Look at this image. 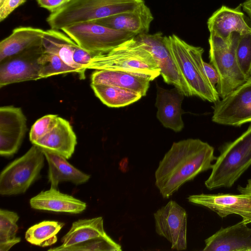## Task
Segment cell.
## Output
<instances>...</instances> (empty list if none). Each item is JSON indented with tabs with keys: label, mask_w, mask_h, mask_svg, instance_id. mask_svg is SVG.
I'll list each match as a JSON object with an SVG mask.
<instances>
[{
	"label": "cell",
	"mask_w": 251,
	"mask_h": 251,
	"mask_svg": "<svg viewBox=\"0 0 251 251\" xmlns=\"http://www.w3.org/2000/svg\"><path fill=\"white\" fill-rule=\"evenodd\" d=\"M214 148L199 139L174 142L155 172V185L168 199L186 182L211 169L217 157Z\"/></svg>",
	"instance_id": "1"
},
{
	"label": "cell",
	"mask_w": 251,
	"mask_h": 251,
	"mask_svg": "<svg viewBox=\"0 0 251 251\" xmlns=\"http://www.w3.org/2000/svg\"><path fill=\"white\" fill-rule=\"evenodd\" d=\"M86 69L127 72L149 79L160 75L151 53L135 37L106 52L93 55Z\"/></svg>",
	"instance_id": "2"
},
{
	"label": "cell",
	"mask_w": 251,
	"mask_h": 251,
	"mask_svg": "<svg viewBox=\"0 0 251 251\" xmlns=\"http://www.w3.org/2000/svg\"><path fill=\"white\" fill-rule=\"evenodd\" d=\"M165 41L187 84L191 96L213 103L219 100L220 98L216 87L211 84L203 72L204 50L188 44L175 34L165 36Z\"/></svg>",
	"instance_id": "3"
},
{
	"label": "cell",
	"mask_w": 251,
	"mask_h": 251,
	"mask_svg": "<svg viewBox=\"0 0 251 251\" xmlns=\"http://www.w3.org/2000/svg\"><path fill=\"white\" fill-rule=\"evenodd\" d=\"M251 165V125L237 138L221 148L204 184L210 190L229 188Z\"/></svg>",
	"instance_id": "4"
},
{
	"label": "cell",
	"mask_w": 251,
	"mask_h": 251,
	"mask_svg": "<svg viewBox=\"0 0 251 251\" xmlns=\"http://www.w3.org/2000/svg\"><path fill=\"white\" fill-rule=\"evenodd\" d=\"M143 2L116 3L108 0H71L51 13L47 22L51 29L61 30L72 25L133 10Z\"/></svg>",
	"instance_id": "5"
},
{
	"label": "cell",
	"mask_w": 251,
	"mask_h": 251,
	"mask_svg": "<svg viewBox=\"0 0 251 251\" xmlns=\"http://www.w3.org/2000/svg\"><path fill=\"white\" fill-rule=\"evenodd\" d=\"M240 34L232 32L225 40L210 33V63L216 70L218 81L216 86L220 99H223L244 83L247 79L240 69L235 56V49Z\"/></svg>",
	"instance_id": "6"
},
{
	"label": "cell",
	"mask_w": 251,
	"mask_h": 251,
	"mask_svg": "<svg viewBox=\"0 0 251 251\" xmlns=\"http://www.w3.org/2000/svg\"><path fill=\"white\" fill-rule=\"evenodd\" d=\"M46 158L43 150L32 144L22 156L6 166L0 175V194L16 195L25 193L40 176Z\"/></svg>",
	"instance_id": "7"
},
{
	"label": "cell",
	"mask_w": 251,
	"mask_h": 251,
	"mask_svg": "<svg viewBox=\"0 0 251 251\" xmlns=\"http://www.w3.org/2000/svg\"><path fill=\"white\" fill-rule=\"evenodd\" d=\"M61 30L94 55L109 51L136 36L132 33L113 29L93 22L72 25Z\"/></svg>",
	"instance_id": "8"
},
{
	"label": "cell",
	"mask_w": 251,
	"mask_h": 251,
	"mask_svg": "<svg viewBox=\"0 0 251 251\" xmlns=\"http://www.w3.org/2000/svg\"><path fill=\"white\" fill-rule=\"evenodd\" d=\"M213 122L240 126L251 123V76L226 97L214 103Z\"/></svg>",
	"instance_id": "9"
},
{
	"label": "cell",
	"mask_w": 251,
	"mask_h": 251,
	"mask_svg": "<svg viewBox=\"0 0 251 251\" xmlns=\"http://www.w3.org/2000/svg\"><path fill=\"white\" fill-rule=\"evenodd\" d=\"M135 39L143 45L152 56L160 70L164 81L178 89L185 96H191L187 84L180 72L161 32L154 34L143 33Z\"/></svg>",
	"instance_id": "10"
},
{
	"label": "cell",
	"mask_w": 251,
	"mask_h": 251,
	"mask_svg": "<svg viewBox=\"0 0 251 251\" xmlns=\"http://www.w3.org/2000/svg\"><path fill=\"white\" fill-rule=\"evenodd\" d=\"M44 51L42 45L35 46L0 62V87L41 79L39 60Z\"/></svg>",
	"instance_id": "11"
},
{
	"label": "cell",
	"mask_w": 251,
	"mask_h": 251,
	"mask_svg": "<svg viewBox=\"0 0 251 251\" xmlns=\"http://www.w3.org/2000/svg\"><path fill=\"white\" fill-rule=\"evenodd\" d=\"M155 231L166 238L171 248L177 251L187 249V214L174 201H170L154 214Z\"/></svg>",
	"instance_id": "12"
},
{
	"label": "cell",
	"mask_w": 251,
	"mask_h": 251,
	"mask_svg": "<svg viewBox=\"0 0 251 251\" xmlns=\"http://www.w3.org/2000/svg\"><path fill=\"white\" fill-rule=\"evenodd\" d=\"M187 199L210 209L222 218L236 214L247 224L251 223V194H201L189 196Z\"/></svg>",
	"instance_id": "13"
},
{
	"label": "cell",
	"mask_w": 251,
	"mask_h": 251,
	"mask_svg": "<svg viewBox=\"0 0 251 251\" xmlns=\"http://www.w3.org/2000/svg\"><path fill=\"white\" fill-rule=\"evenodd\" d=\"M27 120L20 107H0V154L9 157L19 150L27 131Z\"/></svg>",
	"instance_id": "14"
},
{
	"label": "cell",
	"mask_w": 251,
	"mask_h": 251,
	"mask_svg": "<svg viewBox=\"0 0 251 251\" xmlns=\"http://www.w3.org/2000/svg\"><path fill=\"white\" fill-rule=\"evenodd\" d=\"M243 221L221 227L205 240L204 251H251V228Z\"/></svg>",
	"instance_id": "15"
},
{
	"label": "cell",
	"mask_w": 251,
	"mask_h": 251,
	"mask_svg": "<svg viewBox=\"0 0 251 251\" xmlns=\"http://www.w3.org/2000/svg\"><path fill=\"white\" fill-rule=\"evenodd\" d=\"M156 87L155 105L158 120L164 127L180 131L184 127L182 115L184 112L181 104L185 95L176 87L168 90L157 85Z\"/></svg>",
	"instance_id": "16"
},
{
	"label": "cell",
	"mask_w": 251,
	"mask_h": 251,
	"mask_svg": "<svg viewBox=\"0 0 251 251\" xmlns=\"http://www.w3.org/2000/svg\"><path fill=\"white\" fill-rule=\"evenodd\" d=\"M153 20L150 9L144 2L133 10L89 22L138 35L148 33Z\"/></svg>",
	"instance_id": "17"
},
{
	"label": "cell",
	"mask_w": 251,
	"mask_h": 251,
	"mask_svg": "<svg viewBox=\"0 0 251 251\" xmlns=\"http://www.w3.org/2000/svg\"><path fill=\"white\" fill-rule=\"evenodd\" d=\"M242 9L241 3L235 8L222 5L207 20L209 32L228 40L232 32L242 34L251 31V26L247 22Z\"/></svg>",
	"instance_id": "18"
},
{
	"label": "cell",
	"mask_w": 251,
	"mask_h": 251,
	"mask_svg": "<svg viewBox=\"0 0 251 251\" xmlns=\"http://www.w3.org/2000/svg\"><path fill=\"white\" fill-rule=\"evenodd\" d=\"M33 144L69 159L75 151L77 138L70 122L58 117L52 130Z\"/></svg>",
	"instance_id": "19"
},
{
	"label": "cell",
	"mask_w": 251,
	"mask_h": 251,
	"mask_svg": "<svg viewBox=\"0 0 251 251\" xmlns=\"http://www.w3.org/2000/svg\"><path fill=\"white\" fill-rule=\"evenodd\" d=\"M29 203L35 209L70 214L81 213L87 207L81 200L51 187L32 197Z\"/></svg>",
	"instance_id": "20"
},
{
	"label": "cell",
	"mask_w": 251,
	"mask_h": 251,
	"mask_svg": "<svg viewBox=\"0 0 251 251\" xmlns=\"http://www.w3.org/2000/svg\"><path fill=\"white\" fill-rule=\"evenodd\" d=\"M45 30L31 26H21L0 43V62L32 47L42 45Z\"/></svg>",
	"instance_id": "21"
},
{
	"label": "cell",
	"mask_w": 251,
	"mask_h": 251,
	"mask_svg": "<svg viewBox=\"0 0 251 251\" xmlns=\"http://www.w3.org/2000/svg\"><path fill=\"white\" fill-rule=\"evenodd\" d=\"M42 46L45 51L58 55L74 69L80 79L85 78V71L74 60V52L78 45L64 32L51 28L45 30Z\"/></svg>",
	"instance_id": "22"
},
{
	"label": "cell",
	"mask_w": 251,
	"mask_h": 251,
	"mask_svg": "<svg viewBox=\"0 0 251 251\" xmlns=\"http://www.w3.org/2000/svg\"><path fill=\"white\" fill-rule=\"evenodd\" d=\"M42 150L48 163V178L51 188L57 189L59 183L63 181L80 185L89 179L90 175L74 167L67 161L65 157L53 152Z\"/></svg>",
	"instance_id": "23"
},
{
	"label": "cell",
	"mask_w": 251,
	"mask_h": 251,
	"mask_svg": "<svg viewBox=\"0 0 251 251\" xmlns=\"http://www.w3.org/2000/svg\"><path fill=\"white\" fill-rule=\"evenodd\" d=\"M91 83L106 84L130 89L145 96L151 80L148 78L127 72L100 70L91 75Z\"/></svg>",
	"instance_id": "24"
},
{
	"label": "cell",
	"mask_w": 251,
	"mask_h": 251,
	"mask_svg": "<svg viewBox=\"0 0 251 251\" xmlns=\"http://www.w3.org/2000/svg\"><path fill=\"white\" fill-rule=\"evenodd\" d=\"M107 236L104 229L102 217L78 220L72 224L70 230L61 238V245L48 251H61L63 248L92 238Z\"/></svg>",
	"instance_id": "25"
},
{
	"label": "cell",
	"mask_w": 251,
	"mask_h": 251,
	"mask_svg": "<svg viewBox=\"0 0 251 251\" xmlns=\"http://www.w3.org/2000/svg\"><path fill=\"white\" fill-rule=\"evenodd\" d=\"M95 95L105 105L110 107L128 105L139 100L142 96L133 90L106 84L91 83Z\"/></svg>",
	"instance_id": "26"
},
{
	"label": "cell",
	"mask_w": 251,
	"mask_h": 251,
	"mask_svg": "<svg viewBox=\"0 0 251 251\" xmlns=\"http://www.w3.org/2000/svg\"><path fill=\"white\" fill-rule=\"evenodd\" d=\"M65 224L54 221H44L30 227L26 231L25 238L31 244L45 247L55 244L57 234Z\"/></svg>",
	"instance_id": "27"
},
{
	"label": "cell",
	"mask_w": 251,
	"mask_h": 251,
	"mask_svg": "<svg viewBox=\"0 0 251 251\" xmlns=\"http://www.w3.org/2000/svg\"><path fill=\"white\" fill-rule=\"evenodd\" d=\"M39 61L41 79L60 74H76L74 69L55 54L44 51Z\"/></svg>",
	"instance_id": "28"
},
{
	"label": "cell",
	"mask_w": 251,
	"mask_h": 251,
	"mask_svg": "<svg viewBox=\"0 0 251 251\" xmlns=\"http://www.w3.org/2000/svg\"><path fill=\"white\" fill-rule=\"evenodd\" d=\"M121 246L109 236L92 238L62 249L61 251H120Z\"/></svg>",
	"instance_id": "29"
},
{
	"label": "cell",
	"mask_w": 251,
	"mask_h": 251,
	"mask_svg": "<svg viewBox=\"0 0 251 251\" xmlns=\"http://www.w3.org/2000/svg\"><path fill=\"white\" fill-rule=\"evenodd\" d=\"M235 56L240 70L247 78L251 76V31L240 35Z\"/></svg>",
	"instance_id": "30"
},
{
	"label": "cell",
	"mask_w": 251,
	"mask_h": 251,
	"mask_svg": "<svg viewBox=\"0 0 251 251\" xmlns=\"http://www.w3.org/2000/svg\"><path fill=\"white\" fill-rule=\"evenodd\" d=\"M19 219L14 211L0 210V242H5L16 237L19 229L17 223Z\"/></svg>",
	"instance_id": "31"
},
{
	"label": "cell",
	"mask_w": 251,
	"mask_h": 251,
	"mask_svg": "<svg viewBox=\"0 0 251 251\" xmlns=\"http://www.w3.org/2000/svg\"><path fill=\"white\" fill-rule=\"evenodd\" d=\"M58 116L48 114L38 119L32 125L29 132V140L33 144L48 134L56 125Z\"/></svg>",
	"instance_id": "32"
},
{
	"label": "cell",
	"mask_w": 251,
	"mask_h": 251,
	"mask_svg": "<svg viewBox=\"0 0 251 251\" xmlns=\"http://www.w3.org/2000/svg\"><path fill=\"white\" fill-rule=\"evenodd\" d=\"M26 0H5L0 5V22L4 21L15 9Z\"/></svg>",
	"instance_id": "33"
},
{
	"label": "cell",
	"mask_w": 251,
	"mask_h": 251,
	"mask_svg": "<svg viewBox=\"0 0 251 251\" xmlns=\"http://www.w3.org/2000/svg\"><path fill=\"white\" fill-rule=\"evenodd\" d=\"M39 5L49 10L51 13L54 12L71 0H36Z\"/></svg>",
	"instance_id": "34"
},
{
	"label": "cell",
	"mask_w": 251,
	"mask_h": 251,
	"mask_svg": "<svg viewBox=\"0 0 251 251\" xmlns=\"http://www.w3.org/2000/svg\"><path fill=\"white\" fill-rule=\"evenodd\" d=\"M21 238L16 237L3 242H0V251H7L13 246L21 241Z\"/></svg>",
	"instance_id": "35"
},
{
	"label": "cell",
	"mask_w": 251,
	"mask_h": 251,
	"mask_svg": "<svg viewBox=\"0 0 251 251\" xmlns=\"http://www.w3.org/2000/svg\"><path fill=\"white\" fill-rule=\"evenodd\" d=\"M242 8L251 21V0H245L241 3Z\"/></svg>",
	"instance_id": "36"
},
{
	"label": "cell",
	"mask_w": 251,
	"mask_h": 251,
	"mask_svg": "<svg viewBox=\"0 0 251 251\" xmlns=\"http://www.w3.org/2000/svg\"><path fill=\"white\" fill-rule=\"evenodd\" d=\"M237 190L240 193L251 194V178L248 180L245 186H238Z\"/></svg>",
	"instance_id": "37"
},
{
	"label": "cell",
	"mask_w": 251,
	"mask_h": 251,
	"mask_svg": "<svg viewBox=\"0 0 251 251\" xmlns=\"http://www.w3.org/2000/svg\"><path fill=\"white\" fill-rule=\"evenodd\" d=\"M128 158L124 157L122 158L119 163V169L123 173H126L128 170Z\"/></svg>",
	"instance_id": "38"
},
{
	"label": "cell",
	"mask_w": 251,
	"mask_h": 251,
	"mask_svg": "<svg viewBox=\"0 0 251 251\" xmlns=\"http://www.w3.org/2000/svg\"><path fill=\"white\" fill-rule=\"evenodd\" d=\"M114 3H129V2H144V0H108Z\"/></svg>",
	"instance_id": "39"
},
{
	"label": "cell",
	"mask_w": 251,
	"mask_h": 251,
	"mask_svg": "<svg viewBox=\"0 0 251 251\" xmlns=\"http://www.w3.org/2000/svg\"><path fill=\"white\" fill-rule=\"evenodd\" d=\"M5 0H0V5H1Z\"/></svg>",
	"instance_id": "40"
}]
</instances>
